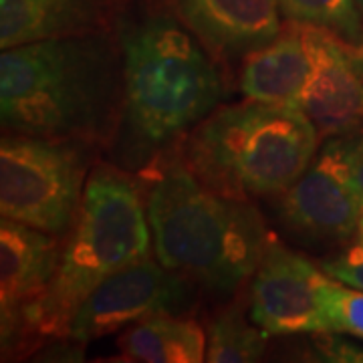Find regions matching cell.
Returning <instances> with one entry per match:
<instances>
[{"mask_svg": "<svg viewBox=\"0 0 363 363\" xmlns=\"http://www.w3.org/2000/svg\"><path fill=\"white\" fill-rule=\"evenodd\" d=\"M321 271L345 285L363 291V220L357 233L341 248V252L321 264Z\"/></svg>", "mask_w": 363, "mask_h": 363, "instance_id": "obj_19", "label": "cell"}, {"mask_svg": "<svg viewBox=\"0 0 363 363\" xmlns=\"http://www.w3.org/2000/svg\"><path fill=\"white\" fill-rule=\"evenodd\" d=\"M355 4H357V9H359V13L363 16V0H355Z\"/></svg>", "mask_w": 363, "mask_h": 363, "instance_id": "obj_23", "label": "cell"}, {"mask_svg": "<svg viewBox=\"0 0 363 363\" xmlns=\"http://www.w3.org/2000/svg\"><path fill=\"white\" fill-rule=\"evenodd\" d=\"M117 347L125 362L200 363L206 362L208 333L184 313H157L130 325Z\"/></svg>", "mask_w": 363, "mask_h": 363, "instance_id": "obj_15", "label": "cell"}, {"mask_svg": "<svg viewBox=\"0 0 363 363\" xmlns=\"http://www.w3.org/2000/svg\"><path fill=\"white\" fill-rule=\"evenodd\" d=\"M321 142L295 105L245 99L214 109L172 152L210 190L250 200L283 194L311 166Z\"/></svg>", "mask_w": 363, "mask_h": 363, "instance_id": "obj_5", "label": "cell"}, {"mask_svg": "<svg viewBox=\"0 0 363 363\" xmlns=\"http://www.w3.org/2000/svg\"><path fill=\"white\" fill-rule=\"evenodd\" d=\"M343 145H345V162H347L350 180L355 192L362 196L363 200V130L345 133Z\"/></svg>", "mask_w": 363, "mask_h": 363, "instance_id": "obj_21", "label": "cell"}, {"mask_svg": "<svg viewBox=\"0 0 363 363\" xmlns=\"http://www.w3.org/2000/svg\"><path fill=\"white\" fill-rule=\"evenodd\" d=\"M109 11L107 0H0V47L97 30Z\"/></svg>", "mask_w": 363, "mask_h": 363, "instance_id": "obj_14", "label": "cell"}, {"mask_svg": "<svg viewBox=\"0 0 363 363\" xmlns=\"http://www.w3.org/2000/svg\"><path fill=\"white\" fill-rule=\"evenodd\" d=\"M218 63L242 61L283 30L281 0H169Z\"/></svg>", "mask_w": 363, "mask_h": 363, "instance_id": "obj_12", "label": "cell"}, {"mask_svg": "<svg viewBox=\"0 0 363 363\" xmlns=\"http://www.w3.org/2000/svg\"><path fill=\"white\" fill-rule=\"evenodd\" d=\"M286 21L319 26L351 45L363 43V16L355 0H281Z\"/></svg>", "mask_w": 363, "mask_h": 363, "instance_id": "obj_17", "label": "cell"}, {"mask_svg": "<svg viewBox=\"0 0 363 363\" xmlns=\"http://www.w3.org/2000/svg\"><path fill=\"white\" fill-rule=\"evenodd\" d=\"M321 274L271 234L250 283V319L271 337L327 331L317 297Z\"/></svg>", "mask_w": 363, "mask_h": 363, "instance_id": "obj_9", "label": "cell"}, {"mask_svg": "<svg viewBox=\"0 0 363 363\" xmlns=\"http://www.w3.org/2000/svg\"><path fill=\"white\" fill-rule=\"evenodd\" d=\"M309 75L311 51L307 25L286 21L277 39L242 59L238 81L247 99L297 107Z\"/></svg>", "mask_w": 363, "mask_h": 363, "instance_id": "obj_13", "label": "cell"}, {"mask_svg": "<svg viewBox=\"0 0 363 363\" xmlns=\"http://www.w3.org/2000/svg\"><path fill=\"white\" fill-rule=\"evenodd\" d=\"M311 75L298 99L321 140L363 130V59L337 35L307 25Z\"/></svg>", "mask_w": 363, "mask_h": 363, "instance_id": "obj_10", "label": "cell"}, {"mask_svg": "<svg viewBox=\"0 0 363 363\" xmlns=\"http://www.w3.org/2000/svg\"><path fill=\"white\" fill-rule=\"evenodd\" d=\"M313 350L317 351L323 362H347L363 363V347L351 339L339 337L335 331H319L313 333Z\"/></svg>", "mask_w": 363, "mask_h": 363, "instance_id": "obj_20", "label": "cell"}, {"mask_svg": "<svg viewBox=\"0 0 363 363\" xmlns=\"http://www.w3.org/2000/svg\"><path fill=\"white\" fill-rule=\"evenodd\" d=\"M109 26L123 65V116L111 147L119 168L140 174L220 107L226 85L169 0H113Z\"/></svg>", "mask_w": 363, "mask_h": 363, "instance_id": "obj_1", "label": "cell"}, {"mask_svg": "<svg viewBox=\"0 0 363 363\" xmlns=\"http://www.w3.org/2000/svg\"><path fill=\"white\" fill-rule=\"evenodd\" d=\"M317 297L327 331L363 339V291L323 272L317 283Z\"/></svg>", "mask_w": 363, "mask_h": 363, "instance_id": "obj_18", "label": "cell"}, {"mask_svg": "<svg viewBox=\"0 0 363 363\" xmlns=\"http://www.w3.org/2000/svg\"><path fill=\"white\" fill-rule=\"evenodd\" d=\"M285 226L311 242H347L363 220V200L350 180L343 135L325 140L311 166L281 194Z\"/></svg>", "mask_w": 363, "mask_h": 363, "instance_id": "obj_8", "label": "cell"}, {"mask_svg": "<svg viewBox=\"0 0 363 363\" xmlns=\"http://www.w3.org/2000/svg\"><path fill=\"white\" fill-rule=\"evenodd\" d=\"M198 286L145 257L109 274L91 291L71 319L67 339L89 343L157 313H184Z\"/></svg>", "mask_w": 363, "mask_h": 363, "instance_id": "obj_7", "label": "cell"}, {"mask_svg": "<svg viewBox=\"0 0 363 363\" xmlns=\"http://www.w3.org/2000/svg\"><path fill=\"white\" fill-rule=\"evenodd\" d=\"M353 49H355V51H357V55H359V57L363 59V43L362 45H353Z\"/></svg>", "mask_w": 363, "mask_h": 363, "instance_id": "obj_22", "label": "cell"}, {"mask_svg": "<svg viewBox=\"0 0 363 363\" xmlns=\"http://www.w3.org/2000/svg\"><path fill=\"white\" fill-rule=\"evenodd\" d=\"M206 333V362L210 363L259 362L271 337L252 319L248 321L238 305L218 313L210 321Z\"/></svg>", "mask_w": 363, "mask_h": 363, "instance_id": "obj_16", "label": "cell"}, {"mask_svg": "<svg viewBox=\"0 0 363 363\" xmlns=\"http://www.w3.org/2000/svg\"><path fill=\"white\" fill-rule=\"evenodd\" d=\"M150 248L142 176L117 164H97L85 186L77 220L65 238L59 271L47 293L25 313L4 359L40 341L67 339L71 319L91 291L109 274L150 257Z\"/></svg>", "mask_w": 363, "mask_h": 363, "instance_id": "obj_4", "label": "cell"}, {"mask_svg": "<svg viewBox=\"0 0 363 363\" xmlns=\"http://www.w3.org/2000/svg\"><path fill=\"white\" fill-rule=\"evenodd\" d=\"M95 145L4 133L0 140V214L67 238L93 172Z\"/></svg>", "mask_w": 363, "mask_h": 363, "instance_id": "obj_6", "label": "cell"}, {"mask_svg": "<svg viewBox=\"0 0 363 363\" xmlns=\"http://www.w3.org/2000/svg\"><path fill=\"white\" fill-rule=\"evenodd\" d=\"M65 238L23 222L0 220V337L2 355L13 347L25 313L51 286Z\"/></svg>", "mask_w": 363, "mask_h": 363, "instance_id": "obj_11", "label": "cell"}, {"mask_svg": "<svg viewBox=\"0 0 363 363\" xmlns=\"http://www.w3.org/2000/svg\"><path fill=\"white\" fill-rule=\"evenodd\" d=\"M140 176L154 252L166 269L220 297L252 279L271 233L250 200L210 190L174 152Z\"/></svg>", "mask_w": 363, "mask_h": 363, "instance_id": "obj_3", "label": "cell"}, {"mask_svg": "<svg viewBox=\"0 0 363 363\" xmlns=\"http://www.w3.org/2000/svg\"><path fill=\"white\" fill-rule=\"evenodd\" d=\"M123 116V65L111 26L0 55L4 133L111 147Z\"/></svg>", "mask_w": 363, "mask_h": 363, "instance_id": "obj_2", "label": "cell"}]
</instances>
